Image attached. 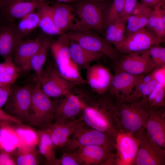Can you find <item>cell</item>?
Listing matches in <instances>:
<instances>
[{"mask_svg":"<svg viewBox=\"0 0 165 165\" xmlns=\"http://www.w3.org/2000/svg\"><path fill=\"white\" fill-rule=\"evenodd\" d=\"M19 74L9 75L0 73V87L12 85L16 80Z\"/></svg>","mask_w":165,"mask_h":165,"instance_id":"cell-42","label":"cell"},{"mask_svg":"<svg viewBox=\"0 0 165 165\" xmlns=\"http://www.w3.org/2000/svg\"><path fill=\"white\" fill-rule=\"evenodd\" d=\"M138 2V0H125L120 18L127 19L133 12Z\"/></svg>","mask_w":165,"mask_h":165,"instance_id":"cell-39","label":"cell"},{"mask_svg":"<svg viewBox=\"0 0 165 165\" xmlns=\"http://www.w3.org/2000/svg\"><path fill=\"white\" fill-rule=\"evenodd\" d=\"M35 82L32 91L28 123L33 126L43 127L54 120L56 104L43 91L39 83Z\"/></svg>","mask_w":165,"mask_h":165,"instance_id":"cell-7","label":"cell"},{"mask_svg":"<svg viewBox=\"0 0 165 165\" xmlns=\"http://www.w3.org/2000/svg\"><path fill=\"white\" fill-rule=\"evenodd\" d=\"M125 0H112L107 8L105 16V28L120 18Z\"/></svg>","mask_w":165,"mask_h":165,"instance_id":"cell-34","label":"cell"},{"mask_svg":"<svg viewBox=\"0 0 165 165\" xmlns=\"http://www.w3.org/2000/svg\"><path fill=\"white\" fill-rule=\"evenodd\" d=\"M54 23L62 33L69 31L85 29L82 26L74 7L69 5L58 1L51 5Z\"/></svg>","mask_w":165,"mask_h":165,"instance_id":"cell-15","label":"cell"},{"mask_svg":"<svg viewBox=\"0 0 165 165\" xmlns=\"http://www.w3.org/2000/svg\"><path fill=\"white\" fill-rule=\"evenodd\" d=\"M96 145L115 152L116 138L86 125L82 121L75 129L64 148V152H72L78 148Z\"/></svg>","mask_w":165,"mask_h":165,"instance_id":"cell-3","label":"cell"},{"mask_svg":"<svg viewBox=\"0 0 165 165\" xmlns=\"http://www.w3.org/2000/svg\"><path fill=\"white\" fill-rule=\"evenodd\" d=\"M57 1L64 3L74 2L77 0H56Z\"/></svg>","mask_w":165,"mask_h":165,"instance_id":"cell-45","label":"cell"},{"mask_svg":"<svg viewBox=\"0 0 165 165\" xmlns=\"http://www.w3.org/2000/svg\"><path fill=\"white\" fill-rule=\"evenodd\" d=\"M82 121L80 118L64 123L55 122L43 127L50 135L55 148H63L75 129Z\"/></svg>","mask_w":165,"mask_h":165,"instance_id":"cell-20","label":"cell"},{"mask_svg":"<svg viewBox=\"0 0 165 165\" xmlns=\"http://www.w3.org/2000/svg\"><path fill=\"white\" fill-rule=\"evenodd\" d=\"M148 109L145 99L117 101L116 114L120 130L134 135L145 128Z\"/></svg>","mask_w":165,"mask_h":165,"instance_id":"cell-2","label":"cell"},{"mask_svg":"<svg viewBox=\"0 0 165 165\" xmlns=\"http://www.w3.org/2000/svg\"><path fill=\"white\" fill-rule=\"evenodd\" d=\"M140 142L134 135L120 130L116 138L114 165H133Z\"/></svg>","mask_w":165,"mask_h":165,"instance_id":"cell-12","label":"cell"},{"mask_svg":"<svg viewBox=\"0 0 165 165\" xmlns=\"http://www.w3.org/2000/svg\"><path fill=\"white\" fill-rule=\"evenodd\" d=\"M42 38L38 37L34 39H20L15 47L13 56L14 62L20 70H30L29 61L39 49Z\"/></svg>","mask_w":165,"mask_h":165,"instance_id":"cell-22","label":"cell"},{"mask_svg":"<svg viewBox=\"0 0 165 165\" xmlns=\"http://www.w3.org/2000/svg\"><path fill=\"white\" fill-rule=\"evenodd\" d=\"M145 100L148 109H165V87L157 83Z\"/></svg>","mask_w":165,"mask_h":165,"instance_id":"cell-32","label":"cell"},{"mask_svg":"<svg viewBox=\"0 0 165 165\" xmlns=\"http://www.w3.org/2000/svg\"><path fill=\"white\" fill-rule=\"evenodd\" d=\"M18 20L13 23L17 35L20 39H23L39 27V16L36 10Z\"/></svg>","mask_w":165,"mask_h":165,"instance_id":"cell-30","label":"cell"},{"mask_svg":"<svg viewBox=\"0 0 165 165\" xmlns=\"http://www.w3.org/2000/svg\"><path fill=\"white\" fill-rule=\"evenodd\" d=\"M75 91L82 102L80 113L82 121L90 127L116 138L120 127L115 98L107 92L94 96L84 89Z\"/></svg>","mask_w":165,"mask_h":165,"instance_id":"cell-1","label":"cell"},{"mask_svg":"<svg viewBox=\"0 0 165 165\" xmlns=\"http://www.w3.org/2000/svg\"><path fill=\"white\" fill-rule=\"evenodd\" d=\"M31 84L12 87L3 110L22 123H29L32 91Z\"/></svg>","mask_w":165,"mask_h":165,"instance_id":"cell-8","label":"cell"},{"mask_svg":"<svg viewBox=\"0 0 165 165\" xmlns=\"http://www.w3.org/2000/svg\"><path fill=\"white\" fill-rule=\"evenodd\" d=\"M86 70V81L92 92L98 95L106 93L113 75L109 69L102 64H97L90 65Z\"/></svg>","mask_w":165,"mask_h":165,"instance_id":"cell-18","label":"cell"},{"mask_svg":"<svg viewBox=\"0 0 165 165\" xmlns=\"http://www.w3.org/2000/svg\"><path fill=\"white\" fill-rule=\"evenodd\" d=\"M149 56L157 67L165 66V48L158 44L147 50Z\"/></svg>","mask_w":165,"mask_h":165,"instance_id":"cell-35","label":"cell"},{"mask_svg":"<svg viewBox=\"0 0 165 165\" xmlns=\"http://www.w3.org/2000/svg\"><path fill=\"white\" fill-rule=\"evenodd\" d=\"M20 69L16 66L12 58H9L0 63V73L15 75L19 74Z\"/></svg>","mask_w":165,"mask_h":165,"instance_id":"cell-36","label":"cell"},{"mask_svg":"<svg viewBox=\"0 0 165 165\" xmlns=\"http://www.w3.org/2000/svg\"><path fill=\"white\" fill-rule=\"evenodd\" d=\"M160 4L153 9L145 27L158 37L165 40V5Z\"/></svg>","mask_w":165,"mask_h":165,"instance_id":"cell-27","label":"cell"},{"mask_svg":"<svg viewBox=\"0 0 165 165\" xmlns=\"http://www.w3.org/2000/svg\"><path fill=\"white\" fill-rule=\"evenodd\" d=\"M53 41L51 38L48 37L42 38L39 49L30 61V70L32 69L35 74L34 80L38 79L42 73L48 51Z\"/></svg>","mask_w":165,"mask_h":165,"instance_id":"cell-29","label":"cell"},{"mask_svg":"<svg viewBox=\"0 0 165 165\" xmlns=\"http://www.w3.org/2000/svg\"><path fill=\"white\" fill-rule=\"evenodd\" d=\"M4 4V2L3 0H0V10L2 9Z\"/></svg>","mask_w":165,"mask_h":165,"instance_id":"cell-48","label":"cell"},{"mask_svg":"<svg viewBox=\"0 0 165 165\" xmlns=\"http://www.w3.org/2000/svg\"><path fill=\"white\" fill-rule=\"evenodd\" d=\"M127 19L120 18L108 25L103 33V37L116 50L124 40Z\"/></svg>","mask_w":165,"mask_h":165,"instance_id":"cell-28","label":"cell"},{"mask_svg":"<svg viewBox=\"0 0 165 165\" xmlns=\"http://www.w3.org/2000/svg\"><path fill=\"white\" fill-rule=\"evenodd\" d=\"M34 80L39 83L42 90L50 97H61L78 86L62 76L53 62L43 69L40 76Z\"/></svg>","mask_w":165,"mask_h":165,"instance_id":"cell-9","label":"cell"},{"mask_svg":"<svg viewBox=\"0 0 165 165\" xmlns=\"http://www.w3.org/2000/svg\"><path fill=\"white\" fill-rule=\"evenodd\" d=\"M73 7L85 29L103 34L106 11L110 2L94 0H77Z\"/></svg>","mask_w":165,"mask_h":165,"instance_id":"cell-5","label":"cell"},{"mask_svg":"<svg viewBox=\"0 0 165 165\" xmlns=\"http://www.w3.org/2000/svg\"><path fill=\"white\" fill-rule=\"evenodd\" d=\"M19 38L14 23H5L0 25V56L4 60L12 58Z\"/></svg>","mask_w":165,"mask_h":165,"instance_id":"cell-23","label":"cell"},{"mask_svg":"<svg viewBox=\"0 0 165 165\" xmlns=\"http://www.w3.org/2000/svg\"><path fill=\"white\" fill-rule=\"evenodd\" d=\"M145 75H136L114 71L107 92L113 96L117 101H123L132 94L136 84Z\"/></svg>","mask_w":165,"mask_h":165,"instance_id":"cell-16","label":"cell"},{"mask_svg":"<svg viewBox=\"0 0 165 165\" xmlns=\"http://www.w3.org/2000/svg\"><path fill=\"white\" fill-rule=\"evenodd\" d=\"M159 38L145 28L125 36L116 49L121 55L147 50L152 46L163 43Z\"/></svg>","mask_w":165,"mask_h":165,"instance_id":"cell-13","label":"cell"},{"mask_svg":"<svg viewBox=\"0 0 165 165\" xmlns=\"http://www.w3.org/2000/svg\"><path fill=\"white\" fill-rule=\"evenodd\" d=\"M56 165H80L72 152H64L61 157L57 159Z\"/></svg>","mask_w":165,"mask_h":165,"instance_id":"cell-38","label":"cell"},{"mask_svg":"<svg viewBox=\"0 0 165 165\" xmlns=\"http://www.w3.org/2000/svg\"><path fill=\"white\" fill-rule=\"evenodd\" d=\"M148 109L145 128L150 138L165 149V109Z\"/></svg>","mask_w":165,"mask_h":165,"instance_id":"cell-21","label":"cell"},{"mask_svg":"<svg viewBox=\"0 0 165 165\" xmlns=\"http://www.w3.org/2000/svg\"><path fill=\"white\" fill-rule=\"evenodd\" d=\"M46 0H8L0 10L5 21L12 23L35 10Z\"/></svg>","mask_w":165,"mask_h":165,"instance_id":"cell-17","label":"cell"},{"mask_svg":"<svg viewBox=\"0 0 165 165\" xmlns=\"http://www.w3.org/2000/svg\"><path fill=\"white\" fill-rule=\"evenodd\" d=\"M156 84L154 79L148 83L142 82L140 80L135 86L132 94L122 101H131L140 98L145 99Z\"/></svg>","mask_w":165,"mask_h":165,"instance_id":"cell-33","label":"cell"},{"mask_svg":"<svg viewBox=\"0 0 165 165\" xmlns=\"http://www.w3.org/2000/svg\"><path fill=\"white\" fill-rule=\"evenodd\" d=\"M38 147L40 154L46 159V164L56 165V158L54 146L48 133L44 130L39 132L38 134Z\"/></svg>","mask_w":165,"mask_h":165,"instance_id":"cell-31","label":"cell"},{"mask_svg":"<svg viewBox=\"0 0 165 165\" xmlns=\"http://www.w3.org/2000/svg\"><path fill=\"white\" fill-rule=\"evenodd\" d=\"M16 163L17 165H35L38 163L35 155L32 153L22 154L17 157Z\"/></svg>","mask_w":165,"mask_h":165,"instance_id":"cell-37","label":"cell"},{"mask_svg":"<svg viewBox=\"0 0 165 165\" xmlns=\"http://www.w3.org/2000/svg\"><path fill=\"white\" fill-rule=\"evenodd\" d=\"M39 16V27L46 34L50 35H60L62 33L56 26L53 17L52 6L46 1L36 9Z\"/></svg>","mask_w":165,"mask_h":165,"instance_id":"cell-26","label":"cell"},{"mask_svg":"<svg viewBox=\"0 0 165 165\" xmlns=\"http://www.w3.org/2000/svg\"><path fill=\"white\" fill-rule=\"evenodd\" d=\"M70 39L64 33L53 41L50 47L53 57V63L60 74L65 79L83 85L86 82L81 76L79 69L72 60L69 52Z\"/></svg>","mask_w":165,"mask_h":165,"instance_id":"cell-4","label":"cell"},{"mask_svg":"<svg viewBox=\"0 0 165 165\" xmlns=\"http://www.w3.org/2000/svg\"><path fill=\"white\" fill-rule=\"evenodd\" d=\"M141 3L152 9L160 4L165 3V0H141Z\"/></svg>","mask_w":165,"mask_h":165,"instance_id":"cell-44","label":"cell"},{"mask_svg":"<svg viewBox=\"0 0 165 165\" xmlns=\"http://www.w3.org/2000/svg\"><path fill=\"white\" fill-rule=\"evenodd\" d=\"M134 135L141 142L133 165H165V149L162 148L150 138L145 128Z\"/></svg>","mask_w":165,"mask_h":165,"instance_id":"cell-10","label":"cell"},{"mask_svg":"<svg viewBox=\"0 0 165 165\" xmlns=\"http://www.w3.org/2000/svg\"><path fill=\"white\" fill-rule=\"evenodd\" d=\"M3 0V2H4L5 1H7V0Z\"/></svg>","mask_w":165,"mask_h":165,"instance_id":"cell-49","label":"cell"},{"mask_svg":"<svg viewBox=\"0 0 165 165\" xmlns=\"http://www.w3.org/2000/svg\"><path fill=\"white\" fill-rule=\"evenodd\" d=\"M72 152L80 165H114L115 152L99 146L81 147Z\"/></svg>","mask_w":165,"mask_h":165,"instance_id":"cell-14","label":"cell"},{"mask_svg":"<svg viewBox=\"0 0 165 165\" xmlns=\"http://www.w3.org/2000/svg\"><path fill=\"white\" fill-rule=\"evenodd\" d=\"M98 2H110L111 0H94Z\"/></svg>","mask_w":165,"mask_h":165,"instance_id":"cell-47","label":"cell"},{"mask_svg":"<svg viewBox=\"0 0 165 165\" xmlns=\"http://www.w3.org/2000/svg\"><path fill=\"white\" fill-rule=\"evenodd\" d=\"M70 40L69 52L72 60L79 69H86L91 63L98 61L104 56L102 54L88 50L77 42Z\"/></svg>","mask_w":165,"mask_h":165,"instance_id":"cell-25","label":"cell"},{"mask_svg":"<svg viewBox=\"0 0 165 165\" xmlns=\"http://www.w3.org/2000/svg\"><path fill=\"white\" fill-rule=\"evenodd\" d=\"M122 55L114 63V71L139 75L147 74L157 67L147 50Z\"/></svg>","mask_w":165,"mask_h":165,"instance_id":"cell-11","label":"cell"},{"mask_svg":"<svg viewBox=\"0 0 165 165\" xmlns=\"http://www.w3.org/2000/svg\"><path fill=\"white\" fill-rule=\"evenodd\" d=\"M12 85H8L0 87V108L4 106L12 91Z\"/></svg>","mask_w":165,"mask_h":165,"instance_id":"cell-41","label":"cell"},{"mask_svg":"<svg viewBox=\"0 0 165 165\" xmlns=\"http://www.w3.org/2000/svg\"><path fill=\"white\" fill-rule=\"evenodd\" d=\"M152 73L153 79L157 83L165 87V66L156 67Z\"/></svg>","mask_w":165,"mask_h":165,"instance_id":"cell-40","label":"cell"},{"mask_svg":"<svg viewBox=\"0 0 165 165\" xmlns=\"http://www.w3.org/2000/svg\"><path fill=\"white\" fill-rule=\"evenodd\" d=\"M5 23L7 22L4 20L0 11V25Z\"/></svg>","mask_w":165,"mask_h":165,"instance_id":"cell-46","label":"cell"},{"mask_svg":"<svg viewBox=\"0 0 165 165\" xmlns=\"http://www.w3.org/2000/svg\"><path fill=\"white\" fill-rule=\"evenodd\" d=\"M71 90L62 96L59 103L56 104L54 118L55 122L64 123L74 119L81 112L82 104L79 96Z\"/></svg>","mask_w":165,"mask_h":165,"instance_id":"cell-19","label":"cell"},{"mask_svg":"<svg viewBox=\"0 0 165 165\" xmlns=\"http://www.w3.org/2000/svg\"><path fill=\"white\" fill-rule=\"evenodd\" d=\"M65 33L70 40L88 50L102 54L113 63L121 56L114 47L103 36L92 31L82 29L70 31Z\"/></svg>","mask_w":165,"mask_h":165,"instance_id":"cell-6","label":"cell"},{"mask_svg":"<svg viewBox=\"0 0 165 165\" xmlns=\"http://www.w3.org/2000/svg\"><path fill=\"white\" fill-rule=\"evenodd\" d=\"M152 10L150 8L138 2L127 20L125 36L145 28Z\"/></svg>","mask_w":165,"mask_h":165,"instance_id":"cell-24","label":"cell"},{"mask_svg":"<svg viewBox=\"0 0 165 165\" xmlns=\"http://www.w3.org/2000/svg\"><path fill=\"white\" fill-rule=\"evenodd\" d=\"M0 122L13 123L20 125L22 123L20 120L9 115L0 108Z\"/></svg>","mask_w":165,"mask_h":165,"instance_id":"cell-43","label":"cell"}]
</instances>
